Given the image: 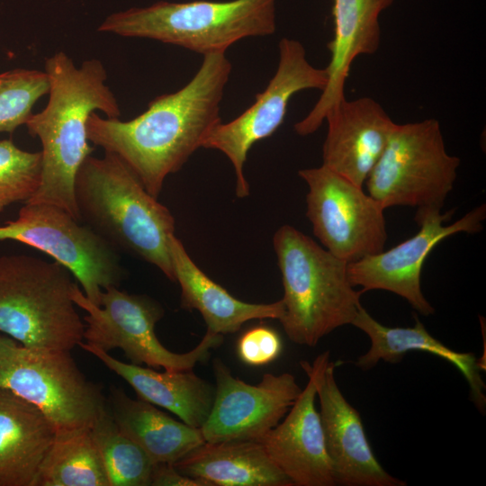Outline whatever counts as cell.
Wrapping results in <instances>:
<instances>
[{
    "instance_id": "obj_1",
    "label": "cell",
    "mask_w": 486,
    "mask_h": 486,
    "mask_svg": "<svg viewBox=\"0 0 486 486\" xmlns=\"http://www.w3.org/2000/svg\"><path fill=\"white\" fill-rule=\"evenodd\" d=\"M231 71L225 52L203 56L194 77L178 91L154 98L126 122L92 112L87 139L124 160L158 198L166 177L177 172L220 122V104Z\"/></svg>"
},
{
    "instance_id": "obj_2",
    "label": "cell",
    "mask_w": 486,
    "mask_h": 486,
    "mask_svg": "<svg viewBox=\"0 0 486 486\" xmlns=\"http://www.w3.org/2000/svg\"><path fill=\"white\" fill-rule=\"evenodd\" d=\"M45 72L50 80L49 102L25 123L28 133L39 138L42 146L40 184L27 202L59 206L79 220L74 182L94 149L88 143L87 120L97 110L107 118H119L121 110L105 84L107 73L100 60L88 59L76 67L59 51L45 59Z\"/></svg>"
},
{
    "instance_id": "obj_3",
    "label": "cell",
    "mask_w": 486,
    "mask_h": 486,
    "mask_svg": "<svg viewBox=\"0 0 486 486\" xmlns=\"http://www.w3.org/2000/svg\"><path fill=\"white\" fill-rule=\"evenodd\" d=\"M74 199L81 222L175 282L169 250L175 218L119 156L89 155L76 175Z\"/></svg>"
},
{
    "instance_id": "obj_4",
    "label": "cell",
    "mask_w": 486,
    "mask_h": 486,
    "mask_svg": "<svg viewBox=\"0 0 486 486\" xmlns=\"http://www.w3.org/2000/svg\"><path fill=\"white\" fill-rule=\"evenodd\" d=\"M273 245L284 286L279 320L290 340L315 346L334 329L351 324L363 292L350 283L347 263L290 225L276 230Z\"/></svg>"
},
{
    "instance_id": "obj_5",
    "label": "cell",
    "mask_w": 486,
    "mask_h": 486,
    "mask_svg": "<svg viewBox=\"0 0 486 486\" xmlns=\"http://www.w3.org/2000/svg\"><path fill=\"white\" fill-rule=\"evenodd\" d=\"M276 0L160 1L113 13L98 31L147 38L207 55L238 40L274 33Z\"/></svg>"
},
{
    "instance_id": "obj_6",
    "label": "cell",
    "mask_w": 486,
    "mask_h": 486,
    "mask_svg": "<svg viewBox=\"0 0 486 486\" xmlns=\"http://www.w3.org/2000/svg\"><path fill=\"white\" fill-rule=\"evenodd\" d=\"M71 273L29 255L0 256V332L22 346L68 350L84 339Z\"/></svg>"
},
{
    "instance_id": "obj_7",
    "label": "cell",
    "mask_w": 486,
    "mask_h": 486,
    "mask_svg": "<svg viewBox=\"0 0 486 486\" xmlns=\"http://www.w3.org/2000/svg\"><path fill=\"white\" fill-rule=\"evenodd\" d=\"M459 166V158L446 151L437 120L395 123L364 184L384 210L392 206L442 209Z\"/></svg>"
},
{
    "instance_id": "obj_8",
    "label": "cell",
    "mask_w": 486,
    "mask_h": 486,
    "mask_svg": "<svg viewBox=\"0 0 486 486\" xmlns=\"http://www.w3.org/2000/svg\"><path fill=\"white\" fill-rule=\"evenodd\" d=\"M72 299L86 312L83 318L85 342L105 352L120 348L134 364H145L167 371L193 370L197 363L207 360L211 350L223 341V335L206 330L193 350L175 353L166 348L156 335L155 326L163 317L164 310L150 297L130 294L111 286L102 292L98 306L90 302L75 283Z\"/></svg>"
},
{
    "instance_id": "obj_9",
    "label": "cell",
    "mask_w": 486,
    "mask_h": 486,
    "mask_svg": "<svg viewBox=\"0 0 486 486\" xmlns=\"http://www.w3.org/2000/svg\"><path fill=\"white\" fill-rule=\"evenodd\" d=\"M0 240H14L44 252L67 268L85 296L100 306L102 292L117 286L124 270L119 251L63 208L26 202L14 220L0 226Z\"/></svg>"
},
{
    "instance_id": "obj_10",
    "label": "cell",
    "mask_w": 486,
    "mask_h": 486,
    "mask_svg": "<svg viewBox=\"0 0 486 486\" xmlns=\"http://www.w3.org/2000/svg\"><path fill=\"white\" fill-rule=\"evenodd\" d=\"M0 388L35 406L56 431L90 427L107 409L68 350L16 346L0 359Z\"/></svg>"
},
{
    "instance_id": "obj_11",
    "label": "cell",
    "mask_w": 486,
    "mask_h": 486,
    "mask_svg": "<svg viewBox=\"0 0 486 486\" xmlns=\"http://www.w3.org/2000/svg\"><path fill=\"white\" fill-rule=\"evenodd\" d=\"M298 174L308 185L306 216L327 250L347 264L384 250V209L362 186L323 165Z\"/></svg>"
},
{
    "instance_id": "obj_12",
    "label": "cell",
    "mask_w": 486,
    "mask_h": 486,
    "mask_svg": "<svg viewBox=\"0 0 486 486\" xmlns=\"http://www.w3.org/2000/svg\"><path fill=\"white\" fill-rule=\"evenodd\" d=\"M278 47V67L266 88L237 118L217 124L202 143V148L217 149L231 162L238 198L249 194L244 165L252 146L273 135L282 125L289 102L296 93L308 89L322 91L328 83L326 68H316L308 61L299 40L284 38Z\"/></svg>"
},
{
    "instance_id": "obj_13",
    "label": "cell",
    "mask_w": 486,
    "mask_h": 486,
    "mask_svg": "<svg viewBox=\"0 0 486 486\" xmlns=\"http://www.w3.org/2000/svg\"><path fill=\"white\" fill-rule=\"evenodd\" d=\"M454 210L441 213L437 208L417 209L415 221L418 231L411 238L389 250L347 264V276L354 287L362 292L384 290L404 298L411 307L424 316L435 312L425 298L420 284L422 266L429 253L446 238L465 232L476 233L482 229L486 207L482 204L464 214L454 223L450 220Z\"/></svg>"
},
{
    "instance_id": "obj_14",
    "label": "cell",
    "mask_w": 486,
    "mask_h": 486,
    "mask_svg": "<svg viewBox=\"0 0 486 486\" xmlns=\"http://www.w3.org/2000/svg\"><path fill=\"white\" fill-rule=\"evenodd\" d=\"M215 395L201 428L205 442L258 441L286 415L302 390L289 374L266 373L257 384L233 376L220 358L212 362Z\"/></svg>"
},
{
    "instance_id": "obj_15",
    "label": "cell",
    "mask_w": 486,
    "mask_h": 486,
    "mask_svg": "<svg viewBox=\"0 0 486 486\" xmlns=\"http://www.w3.org/2000/svg\"><path fill=\"white\" fill-rule=\"evenodd\" d=\"M336 366L337 364L329 359L328 351L319 355L310 364L326 449L336 484L404 486L406 483L388 473L375 457L359 412L346 400L337 384Z\"/></svg>"
},
{
    "instance_id": "obj_16",
    "label": "cell",
    "mask_w": 486,
    "mask_h": 486,
    "mask_svg": "<svg viewBox=\"0 0 486 486\" xmlns=\"http://www.w3.org/2000/svg\"><path fill=\"white\" fill-rule=\"evenodd\" d=\"M300 364L308 382L284 418L258 442L293 486H333L320 412L315 407V376L307 361Z\"/></svg>"
},
{
    "instance_id": "obj_17",
    "label": "cell",
    "mask_w": 486,
    "mask_h": 486,
    "mask_svg": "<svg viewBox=\"0 0 486 486\" xmlns=\"http://www.w3.org/2000/svg\"><path fill=\"white\" fill-rule=\"evenodd\" d=\"M395 0H333L334 36L328 48L330 60L326 68L328 83L309 113L295 123L301 136L315 132L327 114L345 97L351 66L362 55L374 54L381 44L382 13Z\"/></svg>"
},
{
    "instance_id": "obj_18",
    "label": "cell",
    "mask_w": 486,
    "mask_h": 486,
    "mask_svg": "<svg viewBox=\"0 0 486 486\" xmlns=\"http://www.w3.org/2000/svg\"><path fill=\"white\" fill-rule=\"evenodd\" d=\"M322 165L359 186L364 184L395 126L374 99L346 98L326 116Z\"/></svg>"
},
{
    "instance_id": "obj_19",
    "label": "cell",
    "mask_w": 486,
    "mask_h": 486,
    "mask_svg": "<svg viewBox=\"0 0 486 486\" xmlns=\"http://www.w3.org/2000/svg\"><path fill=\"white\" fill-rule=\"evenodd\" d=\"M78 346L125 380L139 399L169 410L184 423L196 428H201L207 419L214 400L215 387L193 370L159 373L151 367L122 362L86 342L82 341Z\"/></svg>"
},
{
    "instance_id": "obj_20",
    "label": "cell",
    "mask_w": 486,
    "mask_h": 486,
    "mask_svg": "<svg viewBox=\"0 0 486 486\" xmlns=\"http://www.w3.org/2000/svg\"><path fill=\"white\" fill-rule=\"evenodd\" d=\"M169 250L175 281L181 287V307L198 310L207 331L219 335L234 333L248 320H280L284 315L282 300L272 303H250L233 297L196 266L175 235L170 238Z\"/></svg>"
},
{
    "instance_id": "obj_21",
    "label": "cell",
    "mask_w": 486,
    "mask_h": 486,
    "mask_svg": "<svg viewBox=\"0 0 486 486\" xmlns=\"http://www.w3.org/2000/svg\"><path fill=\"white\" fill-rule=\"evenodd\" d=\"M55 434L35 406L0 388V486H34Z\"/></svg>"
},
{
    "instance_id": "obj_22",
    "label": "cell",
    "mask_w": 486,
    "mask_h": 486,
    "mask_svg": "<svg viewBox=\"0 0 486 486\" xmlns=\"http://www.w3.org/2000/svg\"><path fill=\"white\" fill-rule=\"evenodd\" d=\"M351 325L364 332L371 340L370 349L358 357L356 364L364 370L373 368L379 361L398 363L410 351H424L454 365L464 375L471 397L479 410H484L485 384L481 376L482 365L472 353L452 350L431 336L415 317L413 327H387L374 320L361 305Z\"/></svg>"
},
{
    "instance_id": "obj_23",
    "label": "cell",
    "mask_w": 486,
    "mask_h": 486,
    "mask_svg": "<svg viewBox=\"0 0 486 486\" xmlns=\"http://www.w3.org/2000/svg\"><path fill=\"white\" fill-rule=\"evenodd\" d=\"M174 466L210 486H293L258 441L204 442Z\"/></svg>"
},
{
    "instance_id": "obj_24",
    "label": "cell",
    "mask_w": 486,
    "mask_h": 486,
    "mask_svg": "<svg viewBox=\"0 0 486 486\" xmlns=\"http://www.w3.org/2000/svg\"><path fill=\"white\" fill-rule=\"evenodd\" d=\"M107 408L119 428L154 463L174 464L205 442L201 428L174 419L149 402L133 400L120 388L111 387Z\"/></svg>"
},
{
    "instance_id": "obj_25",
    "label": "cell",
    "mask_w": 486,
    "mask_h": 486,
    "mask_svg": "<svg viewBox=\"0 0 486 486\" xmlns=\"http://www.w3.org/2000/svg\"><path fill=\"white\" fill-rule=\"evenodd\" d=\"M34 486H110L90 427L56 431Z\"/></svg>"
},
{
    "instance_id": "obj_26",
    "label": "cell",
    "mask_w": 486,
    "mask_h": 486,
    "mask_svg": "<svg viewBox=\"0 0 486 486\" xmlns=\"http://www.w3.org/2000/svg\"><path fill=\"white\" fill-rule=\"evenodd\" d=\"M110 486H150L155 464L117 425L108 408L90 426Z\"/></svg>"
},
{
    "instance_id": "obj_27",
    "label": "cell",
    "mask_w": 486,
    "mask_h": 486,
    "mask_svg": "<svg viewBox=\"0 0 486 486\" xmlns=\"http://www.w3.org/2000/svg\"><path fill=\"white\" fill-rule=\"evenodd\" d=\"M50 91L45 71L14 68L0 73V132H14L27 122L36 102Z\"/></svg>"
},
{
    "instance_id": "obj_28",
    "label": "cell",
    "mask_w": 486,
    "mask_h": 486,
    "mask_svg": "<svg viewBox=\"0 0 486 486\" xmlns=\"http://www.w3.org/2000/svg\"><path fill=\"white\" fill-rule=\"evenodd\" d=\"M41 152L18 148L12 140H0V213L11 204L27 202L38 190Z\"/></svg>"
},
{
    "instance_id": "obj_29",
    "label": "cell",
    "mask_w": 486,
    "mask_h": 486,
    "mask_svg": "<svg viewBox=\"0 0 486 486\" xmlns=\"http://www.w3.org/2000/svg\"><path fill=\"white\" fill-rule=\"evenodd\" d=\"M283 344L278 333L266 326L247 330L237 344L239 359L251 366H261L274 361L280 356Z\"/></svg>"
},
{
    "instance_id": "obj_30",
    "label": "cell",
    "mask_w": 486,
    "mask_h": 486,
    "mask_svg": "<svg viewBox=\"0 0 486 486\" xmlns=\"http://www.w3.org/2000/svg\"><path fill=\"white\" fill-rule=\"evenodd\" d=\"M150 486H210L206 482L180 472L173 464L156 463Z\"/></svg>"
},
{
    "instance_id": "obj_31",
    "label": "cell",
    "mask_w": 486,
    "mask_h": 486,
    "mask_svg": "<svg viewBox=\"0 0 486 486\" xmlns=\"http://www.w3.org/2000/svg\"><path fill=\"white\" fill-rule=\"evenodd\" d=\"M16 346L18 345L14 339L0 334V359L5 356Z\"/></svg>"
}]
</instances>
